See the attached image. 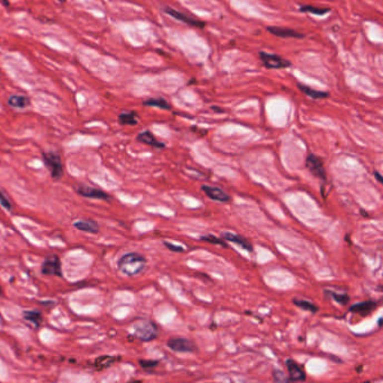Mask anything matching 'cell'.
Returning a JSON list of instances; mask_svg holds the SVG:
<instances>
[{"label": "cell", "mask_w": 383, "mask_h": 383, "mask_svg": "<svg viewBox=\"0 0 383 383\" xmlns=\"http://www.w3.org/2000/svg\"><path fill=\"white\" fill-rule=\"evenodd\" d=\"M148 260L140 253L131 252L124 254L117 262V269L126 277H136L143 272Z\"/></svg>", "instance_id": "cell-1"}, {"label": "cell", "mask_w": 383, "mask_h": 383, "mask_svg": "<svg viewBox=\"0 0 383 383\" xmlns=\"http://www.w3.org/2000/svg\"><path fill=\"white\" fill-rule=\"evenodd\" d=\"M266 31H268L270 34H272V35L281 37V38H298V40H301V38L305 37L304 34L297 32L295 29L287 28V27L269 26L266 27Z\"/></svg>", "instance_id": "cell-15"}, {"label": "cell", "mask_w": 383, "mask_h": 383, "mask_svg": "<svg viewBox=\"0 0 383 383\" xmlns=\"http://www.w3.org/2000/svg\"><path fill=\"white\" fill-rule=\"evenodd\" d=\"M298 88L303 93H305L306 96L310 97L313 100H321V99H326L329 97V92L327 91H319V90H316L311 87H308V85L298 83Z\"/></svg>", "instance_id": "cell-17"}, {"label": "cell", "mask_w": 383, "mask_h": 383, "mask_svg": "<svg viewBox=\"0 0 383 383\" xmlns=\"http://www.w3.org/2000/svg\"><path fill=\"white\" fill-rule=\"evenodd\" d=\"M201 190L204 191L205 195L207 196L209 199H212L214 201H218V202L230 201V196L227 195V193L221 188L204 184V186H201Z\"/></svg>", "instance_id": "cell-12"}, {"label": "cell", "mask_w": 383, "mask_h": 383, "mask_svg": "<svg viewBox=\"0 0 383 383\" xmlns=\"http://www.w3.org/2000/svg\"><path fill=\"white\" fill-rule=\"evenodd\" d=\"M2 3H5V6H9V2H7V0H2Z\"/></svg>", "instance_id": "cell-33"}, {"label": "cell", "mask_w": 383, "mask_h": 383, "mask_svg": "<svg viewBox=\"0 0 383 383\" xmlns=\"http://www.w3.org/2000/svg\"><path fill=\"white\" fill-rule=\"evenodd\" d=\"M306 167H307L309 172H310L313 176H316L317 179L326 181L327 179L326 169H325L324 162H322V160L319 156H317L312 153L309 154L307 158H306Z\"/></svg>", "instance_id": "cell-7"}, {"label": "cell", "mask_w": 383, "mask_h": 383, "mask_svg": "<svg viewBox=\"0 0 383 383\" xmlns=\"http://www.w3.org/2000/svg\"><path fill=\"white\" fill-rule=\"evenodd\" d=\"M272 377H273V380H274L275 382H278V383H287V382H290L289 377H288V374H285V372H283L282 370H280V369H273Z\"/></svg>", "instance_id": "cell-28"}, {"label": "cell", "mask_w": 383, "mask_h": 383, "mask_svg": "<svg viewBox=\"0 0 383 383\" xmlns=\"http://www.w3.org/2000/svg\"><path fill=\"white\" fill-rule=\"evenodd\" d=\"M137 114L135 111H128V113H123L118 116V122L122 125H130V126H134L139 123L137 119Z\"/></svg>", "instance_id": "cell-23"}, {"label": "cell", "mask_w": 383, "mask_h": 383, "mask_svg": "<svg viewBox=\"0 0 383 383\" xmlns=\"http://www.w3.org/2000/svg\"><path fill=\"white\" fill-rule=\"evenodd\" d=\"M144 106H149V107H156V108H160L163 110H170L171 109V105L165 100L164 98H150L146 99V100L143 101Z\"/></svg>", "instance_id": "cell-22"}, {"label": "cell", "mask_w": 383, "mask_h": 383, "mask_svg": "<svg viewBox=\"0 0 383 383\" xmlns=\"http://www.w3.org/2000/svg\"><path fill=\"white\" fill-rule=\"evenodd\" d=\"M73 227L77 228L78 230L83 231V233L97 235L100 233V226L99 224L93 221V219H80L72 224Z\"/></svg>", "instance_id": "cell-13"}, {"label": "cell", "mask_w": 383, "mask_h": 383, "mask_svg": "<svg viewBox=\"0 0 383 383\" xmlns=\"http://www.w3.org/2000/svg\"><path fill=\"white\" fill-rule=\"evenodd\" d=\"M292 304H294L296 307H298L299 309H303V310H306V311H310L312 313H316L318 310H319V308H318L312 301L307 299L294 298L292 299Z\"/></svg>", "instance_id": "cell-21"}, {"label": "cell", "mask_w": 383, "mask_h": 383, "mask_svg": "<svg viewBox=\"0 0 383 383\" xmlns=\"http://www.w3.org/2000/svg\"><path fill=\"white\" fill-rule=\"evenodd\" d=\"M0 205L6 210H8V212H12V209H14V205H12L11 199L7 196V193L3 191L2 189H0Z\"/></svg>", "instance_id": "cell-27"}, {"label": "cell", "mask_w": 383, "mask_h": 383, "mask_svg": "<svg viewBox=\"0 0 383 383\" xmlns=\"http://www.w3.org/2000/svg\"><path fill=\"white\" fill-rule=\"evenodd\" d=\"M377 307H378L377 301H373V300L361 301V303H357L351 306L350 312L357 313V315H361L364 317L370 315V313H371Z\"/></svg>", "instance_id": "cell-14"}, {"label": "cell", "mask_w": 383, "mask_h": 383, "mask_svg": "<svg viewBox=\"0 0 383 383\" xmlns=\"http://www.w3.org/2000/svg\"><path fill=\"white\" fill-rule=\"evenodd\" d=\"M259 57L262 63H263V66L268 69H285L291 67V62L289 60L282 58L281 55L279 54L261 51L259 53Z\"/></svg>", "instance_id": "cell-5"}, {"label": "cell", "mask_w": 383, "mask_h": 383, "mask_svg": "<svg viewBox=\"0 0 383 383\" xmlns=\"http://www.w3.org/2000/svg\"><path fill=\"white\" fill-rule=\"evenodd\" d=\"M163 244H164V246H165L167 249H170L171 252L183 253L184 251H186V249H184L182 246H178V245H173V244L170 243V242H164Z\"/></svg>", "instance_id": "cell-30"}, {"label": "cell", "mask_w": 383, "mask_h": 383, "mask_svg": "<svg viewBox=\"0 0 383 383\" xmlns=\"http://www.w3.org/2000/svg\"><path fill=\"white\" fill-rule=\"evenodd\" d=\"M136 140L141 142V143L143 144H146V145H150L152 146V148H155V149H164L165 148V143H163V142L158 141L155 136H154V134L152 132L150 131H144V132H141L139 135L136 136Z\"/></svg>", "instance_id": "cell-16"}, {"label": "cell", "mask_w": 383, "mask_h": 383, "mask_svg": "<svg viewBox=\"0 0 383 383\" xmlns=\"http://www.w3.org/2000/svg\"><path fill=\"white\" fill-rule=\"evenodd\" d=\"M23 318L35 328H40L43 322V315L40 310H25L23 312Z\"/></svg>", "instance_id": "cell-19"}, {"label": "cell", "mask_w": 383, "mask_h": 383, "mask_svg": "<svg viewBox=\"0 0 383 383\" xmlns=\"http://www.w3.org/2000/svg\"><path fill=\"white\" fill-rule=\"evenodd\" d=\"M200 240H202V242H206V243H209V244L219 245V246H222L224 248H227L228 247V245H227V243L225 242V240L222 239V238H218V237H216V236H214V235L201 236Z\"/></svg>", "instance_id": "cell-26"}, {"label": "cell", "mask_w": 383, "mask_h": 383, "mask_svg": "<svg viewBox=\"0 0 383 383\" xmlns=\"http://www.w3.org/2000/svg\"><path fill=\"white\" fill-rule=\"evenodd\" d=\"M164 12L166 15L171 16L172 18L181 21V23H183V24H187V25H189V26L198 27V28H204L205 27L204 21H200L196 18H192V17H190V16L184 15V14H182V12L175 10L171 7H164Z\"/></svg>", "instance_id": "cell-9"}, {"label": "cell", "mask_w": 383, "mask_h": 383, "mask_svg": "<svg viewBox=\"0 0 383 383\" xmlns=\"http://www.w3.org/2000/svg\"><path fill=\"white\" fill-rule=\"evenodd\" d=\"M120 361V356H111V355H102L97 357L94 360V369L96 370H105L109 368L114 363Z\"/></svg>", "instance_id": "cell-18"}, {"label": "cell", "mask_w": 383, "mask_h": 383, "mask_svg": "<svg viewBox=\"0 0 383 383\" xmlns=\"http://www.w3.org/2000/svg\"><path fill=\"white\" fill-rule=\"evenodd\" d=\"M300 11L309 12V14L317 15V16H324L326 14H328L330 9L329 8H319V7H315L310 5H306V6H300Z\"/></svg>", "instance_id": "cell-25"}, {"label": "cell", "mask_w": 383, "mask_h": 383, "mask_svg": "<svg viewBox=\"0 0 383 383\" xmlns=\"http://www.w3.org/2000/svg\"><path fill=\"white\" fill-rule=\"evenodd\" d=\"M8 104L12 108L24 109L31 105V99L25 96H19V94H14V96H10L9 99H8Z\"/></svg>", "instance_id": "cell-20"}, {"label": "cell", "mask_w": 383, "mask_h": 383, "mask_svg": "<svg viewBox=\"0 0 383 383\" xmlns=\"http://www.w3.org/2000/svg\"><path fill=\"white\" fill-rule=\"evenodd\" d=\"M41 272L44 275H49V277H63L61 260L57 254H51V255L44 257L41 266Z\"/></svg>", "instance_id": "cell-4"}, {"label": "cell", "mask_w": 383, "mask_h": 383, "mask_svg": "<svg viewBox=\"0 0 383 383\" xmlns=\"http://www.w3.org/2000/svg\"><path fill=\"white\" fill-rule=\"evenodd\" d=\"M1 292H2V289H1V287H0V295H1Z\"/></svg>", "instance_id": "cell-34"}, {"label": "cell", "mask_w": 383, "mask_h": 383, "mask_svg": "<svg viewBox=\"0 0 383 383\" xmlns=\"http://www.w3.org/2000/svg\"><path fill=\"white\" fill-rule=\"evenodd\" d=\"M286 367L288 370V377L290 381H305L306 380V372L304 368L292 359L286 360Z\"/></svg>", "instance_id": "cell-10"}, {"label": "cell", "mask_w": 383, "mask_h": 383, "mask_svg": "<svg viewBox=\"0 0 383 383\" xmlns=\"http://www.w3.org/2000/svg\"><path fill=\"white\" fill-rule=\"evenodd\" d=\"M76 191L78 195L82 196L84 198H89V199H98V200H104V201H110L111 196L108 192H106L102 189H99L96 187H90V186H80L79 188L76 189Z\"/></svg>", "instance_id": "cell-8"}, {"label": "cell", "mask_w": 383, "mask_h": 383, "mask_svg": "<svg viewBox=\"0 0 383 383\" xmlns=\"http://www.w3.org/2000/svg\"><path fill=\"white\" fill-rule=\"evenodd\" d=\"M139 363H140L142 369L150 371V370L156 368L157 365L160 364V361L158 360H140Z\"/></svg>", "instance_id": "cell-29"}, {"label": "cell", "mask_w": 383, "mask_h": 383, "mask_svg": "<svg viewBox=\"0 0 383 383\" xmlns=\"http://www.w3.org/2000/svg\"><path fill=\"white\" fill-rule=\"evenodd\" d=\"M221 238L225 240V242H230V243H233L235 245H238V246L245 249V251L253 252V245L251 244V242H249L247 238L243 237L242 235L230 233V231H223V233L221 234Z\"/></svg>", "instance_id": "cell-11"}, {"label": "cell", "mask_w": 383, "mask_h": 383, "mask_svg": "<svg viewBox=\"0 0 383 383\" xmlns=\"http://www.w3.org/2000/svg\"><path fill=\"white\" fill-rule=\"evenodd\" d=\"M373 174H374V176H376L377 181H378L379 183H382V182H383V180H382V175H381L380 173H379L378 171H374V172H373Z\"/></svg>", "instance_id": "cell-31"}, {"label": "cell", "mask_w": 383, "mask_h": 383, "mask_svg": "<svg viewBox=\"0 0 383 383\" xmlns=\"http://www.w3.org/2000/svg\"><path fill=\"white\" fill-rule=\"evenodd\" d=\"M166 345L175 353H195L198 351L196 344L187 337H171L166 342Z\"/></svg>", "instance_id": "cell-6"}, {"label": "cell", "mask_w": 383, "mask_h": 383, "mask_svg": "<svg viewBox=\"0 0 383 383\" xmlns=\"http://www.w3.org/2000/svg\"><path fill=\"white\" fill-rule=\"evenodd\" d=\"M43 163L46 166V169L50 171L51 176L55 181L62 179L64 170H63V163L61 160V156L59 155L58 152L54 151H49V152H43L42 153Z\"/></svg>", "instance_id": "cell-3"}, {"label": "cell", "mask_w": 383, "mask_h": 383, "mask_svg": "<svg viewBox=\"0 0 383 383\" xmlns=\"http://www.w3.org/2000/svg\"><path fill=\"white\" fill-rule=\"evenodd\" d=\"M325 294L328 297H330L333 300L336 301L337 304L342 306H347V304L350 303V296L347 294H338V292H335L331 290H325Z\"/></svg>", "instance_id": "cell-24"}, {"label": "cell", "mask_w": 383, "mask_h": 383, "mask_svg": "<svg viewBox=\"0 0 383 383\" xmlns=\"http://www.w3.org/2000/svg\"><path fill=\"white\" fill-rule=\"evenodd\" d=\"M382 321H383L382 317L379 318V320H378V327H379V328H381V326H382Z\"/></svg>", "instance_id": "cell-32"}, {"label": "cell", "mask_w": 383, "mask_h": 383, "mask_svg": "<svg viewBox=\"0 0 383 383\" xmlns=\"http://www.w3.org/2000/svg\"><path fill=\"white\" fill-rule=\"evenodd\" d=\"M134 336L141 342H152L160 335V327L149 319H139L133 324Z\"/></svg>", "instance_id": "cell-2"}]
</instances>
